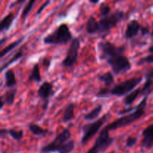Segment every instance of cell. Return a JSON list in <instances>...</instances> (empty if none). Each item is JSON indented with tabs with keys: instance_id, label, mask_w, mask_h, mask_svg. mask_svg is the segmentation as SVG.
Returning a JSON list of instances; mask_svg holds the SVG:
<instances>
[{
	"instance_id": "6da1fadb",
	"label": "cell",
	"mask_w": 153,
	"mask_h": 153,
	"mask_svg": "<svg viewBox=\"0 0 153 153\" xmlns=\"http://www.w3.org/2000/svg\"><path fill=\"white\" fill-rule=\"evenodd\" d=\"M100 58L110 65L114 75L126 73L131 69V64L126 55L125 46H117L110 41H100L98 44Z\"/></svg>"
},
{
	"instance_id": "7a4b0ae2",
	"label": "cell",
	"mask_w": 153,
	"mask_h": 153,
	"mask_svg": "<svg viewBox=\"0 0 153 153\" xmlns=\"http://www.w3.org/2000/svg\"><path fill=\"white\" fill-rule=\"evenodd\" d=\"M71 132L68 128H65L49 143L42 146L41 153H70L75 148L74 140L71 139Z\"/></svg>"
},
{
	"instance_id": "3957f363",
	"label": "cell",
	"mask_w": 153,
	"mask_h": 153,
	"mask_svg": "<svg viewBox=\"0 0 153 153\" xmlns=\"http://www.w3.org/2000/svg\"><path fill=\"white\" fill-rule=\"evenodd\" d=\"M147 100L148 97H143V99L140 102V103L136 105V108L134 111L128 114L124 115V116L117 119L114 122L108 124L105 126L107 129H108L109 131L116 130L117 128L128 126L135 121L138 120L140 118H141L145 114V109H146V104H147Z\"/></svg>"
},
{
	"instance_id": "277c9868",
	"label": "cell",
	"mask_w": 153,
	"mask_h": 153,
	"mask_svg": "<svg viewBox=\"0 0 153 153\" xmlns=\"http://www.w3.org/2000/svg\"><path fill=\"white\" fill-rule=\"evenodd\" d=\"M73 34L67 23H61L53 32L47 34L43 41L46 45H64L73 40Z\"/></svg>"
},
{
	"instance_id": "5b68a950",
	"label": "cell",
	"mask_w": 153,
	"mask_h": 153,
	"mask_svg": "<svg viewBox=\"0 0 153 153\" xmlns=\"http://www.w3.org/2000/svg\"><path fill=\"white\" fill-rule=\"evenodd\" d=\"M125 17V13L121 10H116L112 12L109 16L102 18L99 21L100 35H104V37L109 34L112 28H115L120 22Z\"/></svg>"
},
{
	"instance_id": "8992f818",
	"label": "cell",
	"mask_w": 153,
	"mask_h": 153,
	"mask_svg": "<svg viewBox=\"0 0 153 153\" xmlns=\"http://www.w3.org/2000/svg\"><path fill=\"white\" fill-rule=\"evenodd\" d=\"M109 117H110V114L108 113L102 116L97 120L84 125L83 127H82L83 135H82V139H81V144L86 145L96 135V134L100 131V128L107 122Z\"/></svg>"
},
{
	"instance_id": "52a82bcc",
	"label": "cell",
	"mask_w": 153,
	"mask_h": 153,
	"mask_svg": "<svg viewBox=\"0 0 153 153\" xmlns=\"http://www.w3.org/2000/svg\"><path fill=\"white\" fill-rule=\"evenodd\" d=\"M142 81H143V77L141 76L131 78V79L123 81L115 85L111 89H109V97L111 96L123 97L128 94V93H131Z\"/></svg>"
},
{
	"instance_id": "ba28073f",
	"label": "cell",
	"mask_w": 153,
	"mask_h": 153,
	"mask_svg": "<svg viewBox=\"0 0 153 153\" xmlns=\"http://www.w3.org/2000/svg\"><path fill=\"white\" fill-rule=\"evenodd\" d=\"M114 138L110 136V131L105 126L102 129L94 144L86 153H102L112 145Z\"/></svg>"
},
{
	"instance_id": "9c48e42d",
	"label": "cell",
	"mask_w": 153,
	"mask_h": 153,
	"mask_svg": "<svg viewBox=\"0 0 153 153\" xmlns=\"http://www.w3.org/2000/svg\"><path fill=\"white\" fill-rule=\"evenodd\" d=\"M81 47V42L78 37H73L70 42V46L67 49V55L61 62L64 67H72L77 62L79 49Z\"/></svg>"
},
{
	"instance_id": "30bf717a",
	"label": "cell",
	"mask_w": 153,
	"mask_h": 153,
	"mask_svg": "<svg viewBox=\"0 0 153 153\" xmlns=\"http://www.w3.org/2000/svg\"><path fill=\"white\" fill-rule=\"evenodd\" d=\"M53 88L54 85L52 82H43L37 90V95L43 102V104L42 105V108L43 111H46L47 109L49 98L54 94Z\"/></svg>"
},
{
	"instance_id": "8fae6325",
	"label": "cell",
	"mask_w": 153,
	"mask_h": 153,
	"mask_svg": "<svg viewBox=\"0 0 153 153\" xmlns=\"http://www.w3.org/2000/svg\"><path fill=\"white\" fill-rule=\"evenodd\" d=\"M142 148L150 149L153 147V123L148 126L142 132Z\"/></svg>"
},
{
	"instance_id": "7c38bea8",
	"label": "cell",
	"mask_w": 153,
	"mask_h": 153,
	"mask_svg": "<svg viewBox=\"0 0 153 153\" xmlns=\"http://www.w3.org/2000/svg\"><path fill=\"white\" fill-rule=\"evenodd\" d=\"M142 25H140V22L136 19H132L127 24L126 28L125 31V38L130 40L136 36H137L139 32H140Z\"/></svg>"
},
{
	"instance_id": "4fadbf2b",
	"label": "cell",
	"mask_w": 153,
	"mask_h": 153,
	"mask_svg": "<svg viewBox=\"0 0 153 153\" xmlns=\"http://www.w3.org/2000/svg\"><path fill=\"white\" fill-rule=\"evenodd\" d=\"M85 29L89 34H99L100 31V26H99V21L96 19L94 16H91L87 20L85 23Z\"/></svg>"
},
{
	"instance_id": "5bb4252c",
	"label": "cell",
	"mask_w": 153,
	"mask_h": 153,
	"mask_svg": "<svg viewBox=\"0 0 153 153\" xmlns=\"http://www.w3.org/2000/svg\"><path fill=\"white\" fill-rule=\"evenodd\" d=\"M16 93H17V89L16 88L7 90L2 96H1L0 100H1L6 105L11 106L14 102Z\"/></svg>"
},
{
	"instance_id": "9a60e30c",
	"label": "cell",
	"mask_w": 153,
	"mask_h": 153,
	"mask_svg": "<svg viewBox=\"0 0 153 153\" xmlns=\"http://www.w3.org/2000/svg\"><path fill=\"white\" fill-rule=\"evenodd\" d=\"M75 108L76 105L73 102H70L66 106L65 110L62 116V120L64 123H67L71 121L75 117Z\"/></svg>"
},
{
	"instance_id": "2e32d148",
	"label": "cell",
	"mask_w": 153,
	"mask_h": 153,
	"mask_svg": "<svg viewBox=\"0 0 153 153\" xmlns=\"http://www.w3.org/2000/svg\"><path fill=\"white\" fill-rule=\"evenodd\" d=\"M4 80H5L4 85L10 89L16 86V83H17L15 73L12 70H6L5 73H4Z\"/></svg>"
},
{
	"instance_id": "e0dca14e",
	"label": "cell",
	"mask_w": 153,
	"mask_h": 153,
	"mask_svg": "<svg viewBox=\"0 0 153 153\" xmlns=\"http://www.w3.org/2000/svg\"><path fill=\"white\" fill-rule=\"evenodd\" d=\"M13 19H14V16H13L12 12H10L8 14L6 15L1 19V23H0V31L2 33L3 31H8L10 27H11Z\"/></svg>"
},
{
	"instance_id": "ac0fdd59",
	"label": "cell",
	"mask_w": 153,
	"mask_h": 153,
	"mask_svg": "<svg viewBox=\"0 0 153 153\" xmlns=\"http://www.w3.org/2000/svg\"><path fill=\"white\" fill-rule=\"evenodd\" d=\"M143 95V91H142L141 88H138L137 90H134V91H132L131 93H130L128 96L125 97V99L123 100L124 104L126 105V106H130L134 103V102L140 96Z\"/></svg>"
},
{
	"instance_id": "d6986e66",
	"label": "cell",
	"mask_w": 153,
	"mask_h": 153,
	"mask_svg": "<svg viewBox=\"0 0 153 153\" xmlns=\"http://www.w3.org/2000/svg\"><path fill=\"white\" fill-rule=\"evenodd\" d=\"M28 128L29 131L32 133L33 134L38 137H45L49 133V131L48 129H44L37 124L34 123H29L28 125Z\"/></svg>"
},
{
	"instance_id": "ffe728a7",
	"label": "cell",
	"mask_w": 153,
	"mask_h": 153,
	"mask_svg": "<svg viewBox=\"0 0 153 153\" xmlns=\"http://www.w3.org/2000/svg\"><path fill=\"white\" fill-rule=\"evenodd\" d=\"M97 79L105 83L107 87H111L114 84V78L111 72H106L103 74H100L97 76Z\"/></svg>"
},
{
	"instance_id": "44dd1931",
	"label": "cell",
	"mask_w": 153,
	"mask_h": 153,
	"mask_svg": "<svg viewBox=\"0 0 153 153\" xmlns=\"http://www.w3.org/2000/svg\"><path fill=\"white\" fill-rule=\"evenodd\" d=\"M29 82H35L37 83L41 82V75L40 71V66L38 63H36L33 66V68L31 71L29 77H28Z\"/></svg>"
},
{
	"instance_id": "7402d4cb",
	"label": "cell",
	"mask_w": 153,
	"mask_h": 153,
	"mask_svg": "<svg viewBox=\"0 0 153 153\" xmlns=\"http://www.w3.org/2000/svg\"><path fill=\"white\" fill-rule=\"evenodd\" d=\"M24 39H25V37H24V36H22V37H19L18 40H16V41L10 43V44L7 45V46H5L4 49H1V51L0 52V58H2L4 55H6L7 54H8L9 52H11L13 49H14L16 47V46H18V45H19L22 41H23Z\"/></svg>"
},
{
	"instance_id": "603a6c76",
	"label": "cell",
	"mask_w": 153,
	"mask_h": 153,
	"mask_svg": "<svg viewBox=\"0 0 153 153\" xmlns=\"http://www.w3.org/2000/svg\"><path fill=\"white\" fill-rule=\"evenodd\" d=\"M102 111V105H98L93 110H91V111L86 114L84 116V119L85 120H94L96 118L98 117Z\"/></svg>"
},
{
	"instance_id": "cb8c5ba5",
	"label": "cell",
	"mask_w": 153,
	"mask_h": 153,
	"mask_svg": "<svg viewBox=\"0 0 153 153\" xmlns=\"http://www.w3.org/2000/svg\"><path fill=\"white\" fill-rule=\"evenodd\" d=\"M22 55H23V52H22V50L18 51L16 53H15L14 55H13V56L12 57L10 60H8V61H7L5 64H2V65L1 66L0 72H3L6 68H7V67H8L10 64H12L13 63L16 62V61H18L19 59H20V58L22 57Z\"/></svg>"
},
{
	"instance_id": "d4e9b609",
	"label": "cell",
	"mask_w": 153,
	"mask_h": 153,
	"mask_svg": "<svg viewBox=\"0 0 153 153\" xmlns=\"http://www.w3.org/2000/svg\"><path fill=\"white\" fill-rule=\"evenodd\" d=\"M35 3V1L34 0H32V1H29L27 2V4H25V6L24 7L23 10H22V14H21V19H22V21L25 22V19H26L27 16L29 14L30 11L32 10L33 7H34V4Z\"/></svg>"
},
{
	"instance_id": "484cf974",
	"label": "cell",
	"mask_w": 153,
	"mask_h": 153,
	"mask_svg": "<svg viewBox=\"0 0 153 153\" xmlns=\"http://www.w3.org/2000/svg\"><path fill=\"white\" fill-rule=\"evenodd\" d=\"M111 13V8L110 6L105 3H101L100 5V14L101 19L109 16Z\"/></svg>"
},
{
	"instance_id": "4316f807",
	"label": "cell",
	"mask_w": 153,
	"mask_h": 153,
	"mask_svg": "<svg viewBox=\"0 0 153 153\" xmlns=\"http://www.w3.org/2000/svg\"><path fill=\"white\" fill-rule=\"evenodd\" d=\"M8 134L16 141H19L23 137V131L22 130H15L10 128V129H8Z\"/></svg>"
},
{
	"instance_id": "83f0119b",
	"label": "cell",
	"mask_w": 153,
	"mask_h": 153,
	"mask_svg": "<svg viewBox=\"0 0 153 153\" xmlns=\"http://www.w3.org/2000/svg\"><path fill=\"white\" fill-rule=\"evenodd\" d=\"M108 91V88H102L96 94V97L97 98H107V97H109Z\"/></svg>"
},
{
	"instance_id": "f1b7e54d",
	"label": "cell",
	"mask_w": 153,
	"mask_h": 153,
	"mask_svg": "<svg viewBox=\"0 0 153 153\" xmlns=\"http://www.w3.org/2000/svg\"><path fill=\"white\" fill-rule=\"evenodd\" d=\"M145 63H148V64H153V55H149L147 56L144 57V58H140L137 62V65L140 66L142 64H145Z\"/></svg>"
},
{
	"instance_id": "f546056e",
	"label": "cell",
	"mask_w": 153,
	"mask_h": 153,
	"mask_svg": "<svg viewBox=\"0 0 153 153\" xmlns=\"http://www.w3.org/2000/svg\"><path fill=\"white\" fill-rule=\"evenodd\" d=\"M137 137H127L126 139V146L127 148H131L134 146V145L137 143Z\"/></svg>"
},
{
	"instance_id": "4dcf8cb0",
	"label": "cell",
	"mask_w": 153,
	"mask_h": 153,
	"mask_svg": "<svg viewBox=\"0 0 153 153\" xmlns=\"http://www.w3.org/2000/svg\"><path fill=\"white\" fill-rule=\"evenodd\" d=\"M136 108V106L135 107H130V108H126V109H123V110L122 111H120L119 112H118V114H121V115H123L126 114H128L131 113L132 111H134V110H135Z\"/></svg>"
},
{
	"instance_id": "1f68e13d",
	"label": "cell",
	"mask_w": 153,
	"mask_h": 153,
	"mask_svg": "<svg viewBox=\"0 0 153 153\" xmlns=\"http://www.w3.org/2000/svg\"><path fill=\"white\" fill-rule=\"evenodd\" d=\"M42 65L46 69H49L51 65V60L48 58H42Z\"/></svg>"
},
{
	"instance_id": "d6a6232c",
	"label": "cell",
	"mask_w": 153,
	"mask_h": 153,
	"mask_svg": "<svg viewBox=\"0 0 153 153\" xmlns=\"http://www.w3.org/2000/svg\"><path fill=\"white\" fill-rule=\"evenodd\" d=\"M50 2H51L50 1H46V2L43 3V4H42L41 6H40V8H39L38 10H37V13H36V15H37V16H39V15H40V13H41L42 12H43V10H44L45 8H46V6H47L49 4H50Z\"/></svg>"
},
{
	"instance_id": "836d02e7",
	"label": "cell",
	"mask_w": 153,
	"mask_h": 153,
	"mask_svg": "<svg viewBox=\"0 0 153 153\" xmlns=\"http://www.w3.org/2000/svg\"><path fill=\"white\" fill-rule=\"evenodd\" d=\"M8 134V129H6V128H1L0 130V137L1 139L6 137V135Z\"/></svg>"
},
{
	"instance_id": "e575fe53",
	"label": "cell",
	"mask_w": 153,
	"mask_h": 153,
	"mask_svg": "<svg viewBox=\"0 0 153 153\" xmlns=\"http://www.w3.org/2000/svg\"><path fill=\"white\" fill-rule=\"evenodd\" d=\"M140 34H141L142 36L146 35V34H149V29L147 27L142 26L141 29H140Z\"/></svg>"
},
{
	"instance_id": "d590c367",
	"label": "cell",
	"mask_w": 153,
	"mask_h": 153,
	"mask_svg": "<svg viewBox=\"0 0 153 153\" xmlns=\"http://www.w3.org/2000/svg\"><path fill=\"white\" fill-rule=\"evenodd\" d=\"M145 77H146V79H153V69L152 70H150L149 71H148L147 73L145 74Z\"/></svg>"
},
{
	"instance_id": "8d00e7d4",
	"label": "cell",
	"mask_w": 153,
	"mask_h": 153,
	"mask_svg": "<svg viewBox=\"0 0 153 153\" xmlns=\"http://www.w3.org/2000/svg\"><path fill=\"white\" fill-rule=\"evenodd\" d=\"M25 2V0H20V1H14V2L13 3V4H11V5H10V7H14L16 4H22V3Z\"/></svg>"
},
{
	"instance_id": "74e56055",
	"label": "cell",
	"mask_w": 153,
	"mask_h": 153,
	"mask_svg": "<svg viewBox=\"0 0 153 153\" xmlns=\"http://www.w3.org/2000/svg\"><path fill=\"white\" fill-rule=\"evenodd\" d=\"M7 37H2V38L0 40V46H1L3 44H4V41H5V40H7Z\"/></svg>"
},
{
	"instance_id": "f35d334b",
	"label": "cell",
	"mask_w": 153,
	"mask_h": 153,
	"mask_svg": "<svg viewBox=\"0 0 153 153\" xmlns=\"http://www.w3.org/2000/svg\"><path fill=\"white\" fill-rule=\"evenodd\" d=\"M148 52H149L150 54H152V55H153V45L152 46H149V49H148Z\"/></svg>"
},
{
	"instance_id": "ab89813d",
	"label": "cell",
	"mask_w": 153,
	"mask_h": 153,
	"mask_svg": "<svg viewBox=\"0 0 153 153\" xmlns=\"http://www.w3.org/2000/svg\"><path fill=\"white\" fill-rule=\"evenodd\" d=\"M90 2L93 3V4H98L100 1H92V0H91V1H90Z\"/></svg>"
},
{
	"instance_id": "60d3db41",
	"label": "cell",
	"mask_w": 153,
	"mask_h": 153,
	"mask_svg": "<svg viewBox=\"0 0 153 153\" xmlns=\"http://www.w3.org/2000/svg\"><path fill=\"white\" fill-rule=\"evenodd\" d=\"M151 37H153V30L152 31V32H151Z\"/></svg>"
},
{
	"instance_id": "b9f144b4",
	"label": "cell",
	"mask_w": 153,
	"mask_h": 153,
	"mask_svg": "<svg viewBox=\"0 0 153 153\" xmlns=\"http://www.w3.org/2000/svg\"><path fill=\"white\" fill-rule=\"evenodd\" d=\"M110 153H115V152H114V151H113V152H111Z\"/></svg>"
}]
</instances>
